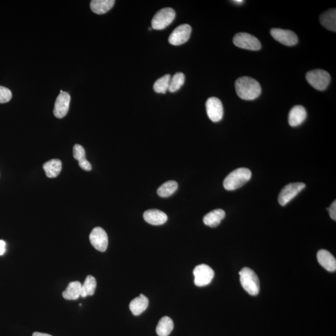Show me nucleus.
Returning <instances> with one entry per match:
<instances>
[{"instance_id": "obj_6", "label": "nucleus", "mask_w": 336, "mask_h": 336, "mask_svg": "<svg viewBox=\"0 0 336 336\" xmlns=\"http://www.w3.org/2000/svg\"><path fill=\"white\" fill-rule=\"evenodd\" d=\"M233 42L236 46L242 49L259 50L261 49V43L256 37L247 32H239L234 37Z\"/></svg>"}, {"instance_id": "obj_8", "label": "nucleus", "mask_w": 336, "mask_h": 336, "mask_svg": "<svg viewBox=\"0 0 336 336\" xmlns=\"http://www.w3.org/2000/svg\"><path fill=\"white\" fill-rule=\"evenodd\" d=\"M305 184L303 183H290L283 188L279 196V203L285 206L295 198L301 191L305 189Z\"/></svg>"}, {"instance_id": "obj_16", "label": "nucleus", "mask_w": 336, "mask_h": 336, "mask_svg": "<svg viewBox=\"0 0 336 336\" xmlns=\"http://www.w3.org/2000/svg\"><path fill=\"white\" fill-rule=\"evenodd\" d=\"M307 117V112L305 108L302 105H297L292 108L289 116V122L290 126H299Z\"/></svg>"}, {"instance_id": "obj_26", "label": "nucleus", "mask_w": 336, "mask_h": 336, "mask_svg": "<svg viewBox=\"0 0 336 336\" xmlns=\"http://www.w3.org/2000/svg\"><path fill=\"white\" fill-rule=\"evenodd\" d=\"M178 188V184L174 181L166 182L158 188L157 193L161 198H168L173 195Z\"/></svg>"}, {"instance_id": "obj_19", "label": "nucleus", "mask_w": 336, "mask_h": 336, "mask_svg": "<svg viewBox=\"0 0 336 336\" xmlns=\"http://www.w3.org/2000/svg\"><path fill=\"white\" fill-rule=\"evenodd\" d=\"M321 23L330 31H336V9L332 8L323 12L320 17Z\"/></svg>"}, {"instance_id": "obj_21", "label": "nucleus", "mask_w": 336, "mask_h": 336, "mask_svg": "<svg viewBox=\"0 0 336 336\" xmlns=\"http://www.w3.org/2000/svg\"><path fill=\"white\" fill-rule=\"evenodd\" d=\"M43 169L48 178H54L59 175L62 170V162L59 159H52L43 165Z\"/></svg>"}, {"instance_id": "obj_31", "label": "nucleus", "mask_w": 336, "mask_h": 336, "mask_svg": "<svg viewBox=\"0 0 336 336\" xmlns=\"http://www.w3.org/2000/svg\"><path fill=\"white\" fill-rule=\"evenodd\" d=\"M6 252V242L0 240V255H2Z\"/></svg>"}, {"instance_id": "obj_32", "label": "nucleus", "mask_w": 336, "mask_h": 336, "mask_svg": "<svg viewBox=\"0 0 336 336\" xmlns=\"http://www.w3.org/2000/svg\"><path fill=\"white\" fill-rule=\"evenodd\" d=\"M32 336H52L45 334V333L35 332L33 333V335H32Z\"/></svg>"}, {"instance_id": "obj_4", "label": "nucleus", "mask_w": 336, "mask_h": 336, "mask_svg": "<svg viewBox=\"0 0 336 336\" xmlns=\"http://www.w3.org/2000/svg\"><path fill=\"white\" fill-rule=\"evenodd\" d=\"M307 80L313 87L318 90H325L329 85L331 76L327 71L322 69H316L308 72Z\"/></svg>"}, {"instance_id": "obj_23", "label": "nucleus", "mask_w": 336, "mask_h": 336, "mask_svg": "<svg viewBox=\"0 0 336 336\" xmlns=\"http://www.w3.org/2000/svg\"><path fill=\"white\" fill-rule=\"evenodd\" d=\"M82 284L79 282L70 283L66 290L62 293L63 297L67 300H77L81 294Z\"/></svg>"}, {"instance_id": "obj_13", "label": "nucleus", "mask_w": 336, "mask_h": 336, "mask_svg": "<svg viewBox=\"0 0 336 336\" xmlns=\"http://www.w3.org/2000/svg\"><path fill=\"white\" fill-rule=\"evenodd\" d=\"M70 102V96L69 93L62 92L57 96L55 100L53 113L55 117L62 118L67 114Z\"/></svg>"}, {"instance_id": "obj_24", "label": "nucleus", "mask_w": 336, "mask_h": 336, "mask_svg": "<svg viewBox=\"0 0 336 336\" xmlns=\"http://www.w3.org/2000/svg\"><path fill=\"white\" fill-rule=\"evenodd\" d=\"M174 323L170 318L165 317L160 320L156 332L159 336H168L173 330Z\"/></svg>"}, {"instance_id": "obj_11", "label": "nucleus", "mask_w": 336, "mask_h": 336, "mask_svg": "<svg viewBox=\"0 0 336 336\" xmlns=\"http://www.w3.org/2000/svg\"><path fill=\"white\" fill-rule=\"evenodd\" d=\"M192 28L190 25H180L174 30L169 37V42L174 45H179L188 41L191 36Z\"/></svg>"}, {"instance_id": "obj_14", "label": "nucleus", "mask_w": 336, "mask_h": 336, "mask_svg": "<svg viewBox=\"0 0 336 336\" xmlns=\"http://www.w3.org/2000/svg\"><path fill=\"white\" fill-rule=\"evenodd\" d=\"M143 217L146 222L154 226L165 224L168 220L167 215L158 209H150L145 211Z\"/></svg>"}, {"instance_id": "obj_29", "label": "nucleus", "mask_w": 336, "mask_h": 336, "mask_svg": "<svg viewBox=\"0 0 336 336\" xmlns=\"http://www.w3.org/2000/svg\"><path fill=\"white\" fill-rule=\"evenodd\" d=\"M12 98L11 90L6 87L0 86V103L8 102Z\"/></svg>"}, {"instance_id": "obj_27", "label": "nucleus", "mask_w": 336, "mask_h": 336, "mask_svg": "<svg viewBox=\"0 0 336 336\" xmlns=\"http://www.w3.org/2000/svg\"><path fill=\"white\" fill-rule=\"evenodd\" d=\"M184 81H185V76L183 73H176L173 77H171L168 90L171 93L176 92L184 85Z\"/></svg>"}, {"instance_id": "obj_20", "label": "nucleus", "mask_w": 336, "mask_h": 336, "mask_svg": "<svg viewBox=\"0 0 336 336\" xmlns=\"http://www.w3.org/2000/svg\"><path fill=\"white\" fill-rule=\"evenodd\" d=\"M114 0H93L90 2V9L95 14H105L112 8Z\"/></svg>"}, {"instance_id": "obj_33", "label": "nucleus", "mask_w": 336, "mask_h": 336, "mask_svg": "<svg viewBox=\"0 0 336 336\" xmlns=\"http://www.w3.org/2000/svg\"><path fill=\"white\" fill-rule=\"evenodd\" d=\"M235 4H241L242 3H244V1L243 0H235V1H233Z\"/></svg>"}, {"instance_id": "obj_3", "label": "nucleus", "mask_w": 336, "mask_h": 336, "mask_svg": "<svg viewBox=\"0 0 336 336\" xmlns=\"http://www.w3.org/2000/svg\"><path fill=\"white\" fill-rule=\"evenodd\" d=\"M240 280L243 289L252 296H256L260 292V281L254 270L244 268L239 272Z\"/></svg>"}, {"instance_id": "obj_7", "label": "nucleus", "mask_w": 336, "mask_h": 336, "mask_svg": "<svg viewBox=\"0 0 336 336\" xmlns=\"http://www.w3.org/2000/svg\"><path fill=\"white\" fill-rule=\"evenodd\" d=\"M194 284L196 286L205 287L211 284L214 277V270L208 265L201 264L196 267L193 271Z\"/></svg>"}, {"instance_id": "obj_1", "label": "nucleus", "mask_w": 336, "mask_h": 336, "mask_svg": "<svg viewBox=\"0 0 336 336\" xmlns=\"http://www.w3.org/2000/svg\"><path fill=\"white\" fill-rule=\"evenodd\" d=\"M236 90L242 99L252 100L261 94L262 88L259 82L250 77H241L236 82Z\"/></svg>"}, {"instance_id": "obj_10", "label": "nucleus", "mask_w": 336, "mask_h": 336, "mask_svg": "<svg viewBox=\"0 0 336 336\" xmlns=\"http://www.w3.org/2000/svg\"><path fill=\"white\" fill-rule=\"evenodd\" d=\"M89 239L92 246L97 251L103 252L107 250L108 244L107 234L101 227H95L92 230Z\"/></svg>"}, {"instance_id": "obj_22", "label": "nucleus", "mask_w": 336, "mask_h": 336, "mask_svg": "<svg viewBox=\"0 0 336 336\" xmlns=\"http://www.w3.org/2000/svg\"><path fill=\"white\" fill-rule=\"evenodd\" d=\"M73 155L75 160L79 161V165L82 169L87 171L92 169V165L86 160L85 151L82 146L78 144L75 145L73 148Z\"/></svg>"}, {"instance_id": "obj_9", "label": "nucleus", "mask_w": 336, "mask_h": 336, "mask_svg": "<svg viewBox=\"0 0 336 336\" xmlns=\"http://www.w3.org/2000/svg\"><path fill=\"white\" fill-rule=\"evenodd\" d=\"M207 114L213 122H218L223 118L224 108L221 101L217 97H210L207 100Z\"/></svg>"}, {"instance_id": "obj_28", "label": "nucleus", "mask_w": 336, "mask_h": 336, "mask_svg": "<svg viewBox=\"0 0 336 336\" xmlns=\"http://www.w3.org/2000/svg\"><path fill=\"white\" fill-rule=\"evenodd\" d=\"M171 75L166 74L158 79L153 85V89L156 93H165L168 90Z\"/></svg>"}, {"instance_id": "obj_25", "label": "nucleus", "mask_w": 336, "mask_h": 336, "mask_svg": "<svg viewBox=\"0 0 336 336\" xmlns=\"http://www.w3.org/2000/svg\"><path fill=\"white\" fill-rule=\"evenodd\" d=\"M96 287H97V282L94 277L87 276L86 278L84 284L82 285L81 294L80 297L85 298L88 296H92L94 294Z\"/></svg>"}, {"instance_id": "obj_17", "label": "nucleus", "mask_w": 336, "mask_h": 336, "mask_svg": "<svg viewBox=\"0 0 336 336\" xmlns=\"http://www.w3.org/2000/svg\"><path fill=\"white\" fill-rule=\"evenodd\" d=\"M226 216V212L222 209H218L212 211L207 214L204 217L203 222L206 226L212 227H216L221 224V222Z\"/></svg>"}, {"instance_id": "obj_15", "label": "nucleus", "mask_w": 336, "mask_h": 336, "mask_svg": "<svg viewBox=\"0 0 336 336\" xmlns=\"http://www.w3.org/2000/svg\"><path fill=\"white\" fill-rule=\"evenodd\" d=\"M318 261L328 271L333 272L336 270V260L330 252L321 250L318 252Z\"/></svg>"}, {"instance_id": "obj_5", "label": "nucleus", "mask_w": 336, "mask_h": 336, "mask_svg": "<svg viewBox=\"0 0 336 336\" xmlns=\"http://www.w3.org/2000/svg\"><path fill=\"white\" fill-rule=\"evenodd\" d=\"M176 12L171 7H165L156 12L151 21L152 28L162 30L172 23L175 18Z\"/></svg>"}, {"instance_id": "obj_30", "label": "nucleus", "mask_w": 336, "mask_h": 336, "mask_svg": "<svg viewBox=\"0 0 336 336\" xmlns=\"http://www.w3.org/2000/svg\"><path fill=\"white\" fill-rule=\"evenodd\" d=\"M328 210H329L330 212V215L331 217H332V219L333 220H335L336 221V202L335 201L333 202V204H332V206H330V208L328 209Z\"/></svg>"}, {"instance_id": "obj_18", "label": "nucleus", "mask_w": 336, "mask_h": 336, "mask_svg": "<svg viewBox=\"0 0 336 336\" xmlns=\"http://www.w3.org/2000/svg\"><path fill=\"white\" fill-rule=\"evenodd\" d=\"M149 301L147 297L141 294L138 297L131 301L130 303V310L133 315L138 316L147 309Z\"/></svg>"}, {"instance_id": "obj_12", "label": "nucleus", "mask_w": 336, "mask_h": 336, "mask_svg": "<svg viewBox=\"0 0 336 336\" xmlns=\"http://www.w3.org/2000/svg\"><path fill=\"white\" fill-rule=\"evenodd\" d=\"M270 32L275 40L288 46H292L298 42L297 35L290 30L274 28Z\"/></svg>"}, {"instance_id": "obj_2", "label": "nucleus", "mask_w": 336, "mask_h": 336, "mask_svg": "<svg viewBox=\"0 0 336 336\" xmlns=\"http://www.w3.org/2000/svg\"><path fill=\"white\" fill-rule=\"evenodd\" d=\"M252 176L251 171L246 168L236 169L224 179V187L226 190L234 191L246 184Z\"/></svg>"}]
</instances>
